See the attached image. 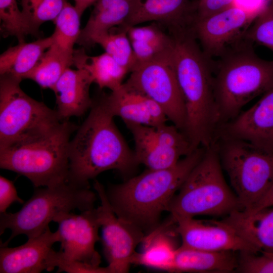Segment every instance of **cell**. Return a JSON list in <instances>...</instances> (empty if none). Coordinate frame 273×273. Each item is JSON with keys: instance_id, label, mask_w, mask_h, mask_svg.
<instances>
[{"instance_id": "33", "label": "cell", "mask_w": 273, "mask_h": 273, "mask_svg": "<svg viewBox=\"0 0 273 273\" xmlns=\"http://www.w3.org/2000/svg\"><path fill=\"white\" fill-rule=\"evenodd\" d=\"M253 22L245 32L244 38L273 52V2L270 1Z\"/></svg>"}, {"instance_id": "5", "label": "cell", "mask_w": 273, "mask_h": 273, "mask_svg": "<svg viewBox=\"0 0 273 273\" xmlns=\"http://www.w3.org/2000/svg\"><path fill=\"white\" fill-rule=\"evenodd\" d=\"M239 210H241L239 201L224 179L214 143L205 148L202 157L173 198L167 210L170 215L162 224L173 226L180 218L228 216Z\"/></svg>"}, {"instance_id": "28", "label": "cell", "mask_w": 273, "mask_h": 273, "mask_svg": "<svg viewBox=\"0 0 273 273\" xmlns=\"http://www.w3.org/2000/svg\"><path fill=\"white\" fill-rule=\"evenodd\" d=\"M81 16L75 6L68 2L54 21L55 28L49 49L72 62L73 47L81 32Z\"/></svg>"}, {"instance_id": "12", "label": "cell", "mask_w": 273, "mask_h": 273, "mask_svg": "<svg viewBox=\"0 0 273 273\" xmlns=\"http://www.w3.org/2000/svg\"><path fill=\"white\" fill-rule=\"evenodd\" d=\"M53 221L58 223L61 240L60 251H56L53 266L58 260L78 261L99 266L101 256L95 249L101 240V226L99 208L81 211L80 214L62 213Z\"/></svg>"}, {"instance_id": "8", "label": "cell", "mask_w": 273, "mask_h": 273, "mask_svg": "<svg viewBox=\"0 0 273 273\" xmlns=\"http://www.w3.org/2000/svg\"><path fill=\"white\" fill-rule=\"evenodd\" d=\"M21 80L0 75V149L46 136L63 121L56 110L27 95Z\"/></svg>"}, {"instance_id": "34", "label": "cell", "mask_w": 273, "mask_h": 273, "mask_svg": "<svg viewBox=\"0 0 273 273\" xmlns=\"http://www.w3.org/2000/svg\"><path fill=\"white\" fill-rule=\"evenodd\" d=\"M235 272L241 273H273V253L241 252Z\"/></svg>"}, {"instance_id": "16", "label": "cell", "mask_w": 273, "mask_h": 273, "mask_svg": "<svg viewBox=\"0 0 273 273\" xmlns=\"http://www.w3.org/2000/svg\"><path fill=\"white\" fill-rule=\"evenodd\" d=\"M220 134L273 152V87L249 109L224 123Z\"/></svg>"}, {"instance_id": "2", "label": "cell", "mask_w": 273, "mask_h": 273, "mask_svg": "<svg viewBox=\"0 0 273 273\" xmlns=\"http://www.w3.org/2000/svg\"><path fill=\"white\" fill-rule=\"evenodd\" d=\"M205 148L199 147L166 169H147L141 174L106 190L111 207L119 217L140 228L146 235L160 224L176 192L199 161Z\"/></svg>"}, {"instance_id": "35", "label": "cell", "mask_w": 273, "mask_h": 273, "mask_svg": "<svg viewBox=\"0 0 273 273\" xmlns=\"http://www.w3.org/2000/svg\"><path fill=\"white\" fill-rule=\"evenodd\" d=\"M58 268L57 272L65 271L69 273H111L107 266H95L78 261L58 260L55 263Z\"/></svg>"}, {"instance_id": "4", "label": "cell", "mask_w": 273, "mask_h": 273, "mask_svg": "<svg viewBox=\"0 0 273 273\" xmlns=\"http://www.w3.org/2000/svg\"><path fill=\"white\" fill-rule=\"evenodd\" d=\"M217 59L212 62L214 93L219 123H225L273 87V61L259 58L243 36Z\"/></svg>"}, {"instance_id": "1", "label": "cell", "mask_w": 273, "mask_h": 273, "mask_svg": "<svg viewBox=\"0 0 273 273\" xmlns=\"http://www.w3.org/2000/svg\"><path fill=\"white\" fill-rule=\"evenodd\" d=\"M171 36L172 61L186 113L185 133L195 149L206 148L214 143L219 123L213 60L204 55L193 31Z\"/></svg>"}, {"instance_id": "39", "label": "cell", "mask_w": 273, "mask_h": 273, "mask_svg": "<svg viewBox=\"0 0 273 273\" xmlns=\"http://www.w3.org/2000/svg\"><path fill=\"white\" fill-rule=\"evenodd\" d=\"M74 1V6L81 16L85 10L94 4L98 0H73Z\"/></svg>"}, {"instance_id": "11", "label": "cell", "mask_w": 273, "mask_h": 273, "mask_svg": "<svg viewBox=\"0 0 273 273\" xmlns=\"http://www.w3.org/2000/svg\"><path fill=\"white\" fill-rule=\"evenodd\" d=\"M94 186L101 201V205L98 207L102 228L101 240L108 267L111 273L127 272L135 249L143 243L146 235L134 224L116 215L102 184L96 181Z\"/></svg>"}, {"instance_id": "9", "label": "cell", "mask_w": 273, "mask_h": 273, "mask_svg": "<svg viewBox=\"0 0 273 273\" xmlns=\"http://www.w3.org/2000/svg\"><path fill=\"white\" fill-rule=\"evenodd\" d=\"M217 147L241 210L251 209L273 183V152L250 142L221 137Z\"/></svg>"}, {"instance_id": "17", "label": "cell", "mask_w": 273, "mask_h": 273, "mask_svg": "<svg viewBox=\"0 0 273 273\" xmlns=\"http://www.w3.org/2000/svg\"><path fill=\"white\" fill-rule=\"evenodd\" d=\"M59 231H51L49 227L40 235L28 239L24 244L16 247L1 246V273H39L54 270L52 257L55 251L53 245L60 242Z\"/></svg>"}, {"instance_id": "29", "label": "cell", "mask_w": 273, "mask_h": 273, "mask_svg": "<svg viewBox=\"0 0 273 273\" xmlns=\"http://www.w3.org/2000/svg\"><path fill=\"white\" fill-rule=\"evenodd\" d=\"M72 64V62L49 48L25 79L33 80L42 88L53 90L66 69Z\"/></svg>"}, {"instance_id": "26", "label": "cell", "mask_w": 273, "mask_h": 273, "mask_svg": "<svg viewBox=\"0 0 273 273\" xmlns=\"http://www.w3.org/2000/svg\"><path fill=\"white\" fill-rule=\"evenodd\" d=\"M104 97L114 117L121 118L125 124L152 126L145 95L123 82L118 89Z\"/></svg>"}, {"instance_id": "14", "label": "cell", "mask_w": 273, "mask_h": 273, "mask_svg": "<svg viewBox=\"0 0 273 273\" xmlns=\"http://www.w3.org/2000/svg\"><path fill=\"white\" fill-rule=\"evenodd\" d=\"M174 225L183 247L212 252H259L223 220L203 221L194 217L183 218L176 220Z\"/></svg>"}, {"instance_id": "23", "label": "cell", "mask_w": 273, "mask_h": 273, "mask_svg": "<svg viewBox=\"0 0 273 273\" xmlns=\"http://www.w3.org/2000/svg\"><path fill=\"white\" fill-rule=\"evenodd\" d=\"M173 228L157 227L146 235L143 250L133 254L130 264L172 272L177 248L171 236Z\"/></svg>"}, {"instance_id": "38", "label": "cell", "mask_w": 273, "mask_h": 273, "mask_svg": "<svg viewBox=\"0 0 273 273\" xmlns=\"http://www.w3.org/2000/svg\"><path fill=\"white\" fill-rule=\"evenodd\" d=\"M271 206H273V183L265 195L251 209L244 211L254 212Z\"/></svg>"}, {"instance_id": "24", "label": "cell", "mask_w": 273, "mask_h": 273, "mask_svg": "<svg viewBox=\"0 0 273 273\" xmlns=\"http://www.w3.org/2000/svg\"><path fill=\"white\" fill-rule=\"evenodd\" d=\"M73 64L77 69L87 70L100 88H107L111 91L118 89L123 83L126 75L129 73L106 52L89 56L83 47L74 50Z\"/></svg>"}, {"instance_id": "36", "label": "cell", "mask_w": 273, "mask_h": 273, "mask_svg": "<svg viewBox=\"0 0 273 273\" xmlns=\"http://www.w3.org/2000/svg\"><path fill=\"white\" fill-rule=\"evenodd\" d=\"M24 203L18 195L14 183L7 178L0 176V213L6 212L13 203Z\"/></svg>"}, {"instance_id": "21", "label": "cell", "mask_w": 273, "mask_h": 273, "mask_svg": "<svg viewBox=\"0 0 273 273\" xmlns=\"http://www.w3.org/2000/svg\"><path fill=\"white\" fill-rule=\"evenodd\" d=\"M236 252L207 251L180 246L172 272H233L238 265Z\"/></svg>"}, {"instance_id": "3", "label": "cell", "mask_w": 273, "mask_h": 273, "mask_svg": "<svg viewBox=\"0 0 273 273\" xmlns=\"http://www.w3.org/2000/svg\"><path fill=\"white\" fill-rule=\"evenodd\" d=\"M90 109L69 148L68 180L82 185H89V180L105 171L126 174L138 165L133 151L117 127L104 95L94 100Z\"/></svg>"}, {"instance_id": "37", "label": "cell", "mask_w": 273, "mask_h": 273, "mask_svg": "<svg viewBox=\"0 0 273 273\" xmlns=\"http://www.w3.org/2000/svg\"><path fill=\"white\" fill-rule=\"evenodd\" d=\"M235 1L208 0L199 4L198 19L208 16L225 9L234 5Z\"/></svg>"}, {"instance_id": "31", "label": "cell", "mask_w": 273, "mask_h": 273, "mask_svg": "<svg viewBox=\"0 0 273 273\" xmlns=\"http://www.w3.org/2000/svg\"><path fill=\"white\" fill-rule=\"evenodd\" d=\"M68 0H21L22 11L33 35L43 23L54 21Z\"/></svg>"}, {"instance_id": "15", "label": "cell", "mask_w": 273, "mask_h": 273, "mask_svg": "<svg viewBox=\"0 0 273 273\" xmlns=\"http://www.w3.org/2000/svg\"><path fill=\"white\" fill-rule=\"evenodd\" d=\"M199 0H143L120 26L126 30L141 23H158L174 35L193 31L198 19Z\"/></svg>"}, {"instance_id": "13", "label": "cell", "mask_w": 273, "mask_h": 273, "mask_svg": "<svg viewBox=\"0 0 273 273\" xmlns=\"http://www.w3.org/2000/svg\"><path fill=\"white\" fill-rule=\"evenodd\" d=\"M257 16L235 5L199 18L193 31L206 57H220L226 49L243 37Z\"/></svg>"}, {"instance_id": "25", "label": "cell", "mask_w": 273, "mask_h": 273, "mask_svg": "<svg viewBox=\"0 0 273 273\" xmlns=\"http://www.w3.org/2000/svg\"><path fill=\"white\" fill-rule=\"evenodd\" d=\"M52 42L51 36L30 42H20L0 56V75L25 79Z\"/></svg>"}, {"instance_id": "30", "label": "cell", "mask_w": 273, "mask_h": 273, "mask_svg": "<svg viewBox=\"0 0 273 273\" xmlns=\"http://www.w3.org/2000/svg\"><path fill=\"white\" fill-rule=\"evenodd\" d=\"M100 45L105 52L112 56L129 73L136 64V60L127 31L120 30L116 32L101 34L93 40V46Z\"/></svg>"}, {"instance_id": "18", "label": "cell", "mask_w": 273, "mask_h": 273, "mask_svg": "<svg viewBox=\"0 0 273 273\" xmlns=\"http://www.w3.org/2000/svg\"><path fill=\"white\" fill-rule=\"evenodd\" d=\"M93 82L85 69H66L53 89L56 98V111L62 120L81 116L92 108L94 100L89 88Z\"/></svg>"}, {"instance_id": "32", "label": "cell", "mask_w": 273, "mask_h": 273, "mask_svg": "<svg viewBox=\"0 0 273 273\" xmlns=\"http://www.w3.org/2000/svg\"><path fill=\"white\" fill-rule=\"evenodd\" d=\"M0 30L4 37L15 36L19 43L24 42L25 36L33 35L16 0H0Z\"/></svg>"}, {"instance_id": "7", "label": "cell", "mask_w": 273, "mask_h": 273, "mask_svg": "<svg viewBox=\"0 0 273 273\" xmlns=\"http://www.w3.org/2000/svg\"><path fill=\"white\" fill-rule=\"evenodd\" d=\"M97 194L89 185L69 180L43 188H35L32 197L15 213H0V235L6 229L11 230L7 241L1 246H7L17 236L26 235L28 239L44 232L51 221L62 213L75 209L81 212L94 208Z\"/></svg>"}, {"instance_id": "41", "label": "cell", "mask_w": 273, "mask_h": 273, "mask_svg": "<svg viewBox=\"0 0 273 273\" xmlns=\"http://www.w3.org/2000/svg\"><path fill=\"white\" fill-rule=\"evenodd\" d=\"M270 1L272 2H273V0H270Z\"/></svg>"}, {"instance_id": "40", "label": "cell", "mask_w": 273, "mask_h": 273, "mask_svg": "<svg viewBox=\"0 0 273 273\" xmlns=\"http://www.w3.org/2000/svg\"><path fill=\"white\" fill-rule=\"evenodd\" d=\"M207 1H208V0H199V4L203 3V2H206Z\"/></svg>"}, {"instance_id": "20", "label": "cell", "mask_w": 273, "mask_h": 273, "mask_svg": "<svg viewBox=\"0 0 273 273\" xmlns=\"http://www.w3.org/2000/svg\"><path fill=\"white\" fill-rule=\"evenodd\" d=\"M222 220L259 252L273 253V206L254 212L237 210Z\"/></svg>"}, {"instance_id": "27", "label": "cell", "mask_w": 273, "mask_h": 273, "mask_svg": "<svg viewBox=\"0 0 273 273\" xmlns=\"http://www.w3.org/2000/svg\"><path fill=\"white\" fill-rule=\"evenodd\" d=\"M157 23L127 29L136 64L151 60L171 50L173 39Z\"/></svg>"}, {"instance_id": "6", "label": "cell", "mask_w": 273, "mask_h": 273, "mask_svg": "<svg viewBox=\"0 0 273 273\" xmlns=\"http://www.w3.org/2000/svg\"><path fill=\"white\" fill-rule=\"evenodd\" d=\"M76 126L62 122L52 133L0 149V167L28 178L35 188L68 180L70 138Z\"/></svg>"}, {"instance_id": "19", "label": "cell", "mask_w": 273, "mask_h": 273, "mask_svg": "<svg viewBox=\"0 0 273 273\" xmlns=\"http://www.w3.org/2000/svg\"><path fill=\"white\" fill-rule=\"evenodd\" d=\"M143 0H98L77 43L84 48L93 47L97 36L122 25Z\"/></svg>"}, {"instance_id": "22", "label": "cell", "mask_w": 273, "mask_h": 273, "mask_svg": "<svg viewBox=\"0 0 273 273\" xmlns=\"http://www.w3.org/2000/svg\"><path fill=\"white\" fill-rule=\"evenodd\" d=\"M125 124L133 136V152L138 165L143 164L149 169H166L186 156L177 150L166 148L158 143L151 135L148 126Z\"/></svg>"}, {"instance_id": "10", "label": "cell", "mask_w": 273, "mask_h": 273, "mask_svg": "<svg viewBox=\"0 0 273 273\" xmlns=\"http://www.w3.org/2000/svg\"><path fill=\"white\" fill-rule=\"evenodd\" d=\"M172 48L151 60L136 63L124 83L156 102L168 119L185 133L186 113L172 63Z\"/></svg>"}]
</instances>
